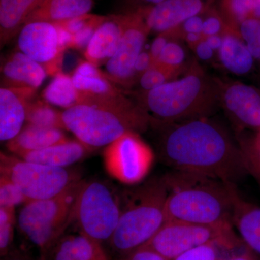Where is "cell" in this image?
<instances>
[{
	"label": "cell",
	"instance_id": "6da1fadb",
	"mask_svg": "<svg viewBox=\"0 0 260 260\" xmlns=\"http://www.w3.org/2000/svg\"><path fill=\"white\" fill-rule=\"evenodd\" d=\"M159 156L174 170L237 185L248 174L235 135L211 117L179 122L153 121Z\"/></svg>",
	"mask_w": 260,
	"mask_h": 260
},
{
	"label": "cell",
	"instance_id": "7a4b0ae2",
	"mask_svg": "<svg viewBox=\"0 0 260 260\" xmlns=\"http://www.w3.org/2000/svg\"><path fill=\"white\" fill-rule=\"evenodd\" d=\"M137 104L153 119L179 122L211 117L219 107L218 78L208 74L192 59L182 78L153 90L133 93Z\"/></svg>",
	"mask_w": 260,
	"mask_h": 260
},
{
	"label": "cell",
	"instance_id": "3957f363",
	"mask_svg": "<svg viewBox=\"0 0 260 260\" xmlns=\"http://www.w3.org/2000/svg\"><path fill=\"white\" fill-rule=\"evenodd\" d=\"M82 95L80 104L62 111V119L66 129L89 148L106 147L125 133L151 127V117L126 95L113 99Z\"/></svg>",
	"mask_w": 260,
	"mask_h": 260
},
{
	"label": "cell",
	"instance_id": "277c9868",
	"mask_svg": "<svg viewBox=\"0 0 260 260\" xmlns=\"http://www.w3.org/2000/svg\"><path fill=\"white\" fill-rule=\"evenodd\" d=\"M167 189V220L232 225L235 184L179 171L162 177Z\"/></svg>",
	"mask_w": 260,
	"mask_h": 260
},
{
	"label": "cell",
	"instance_id": "5b68a950",
	"mask_svg": "<svg viewBox=\"0 0 260 260\" xmlns=\"http://www.w3.org/2000/svg\"><path fill=\"white\" fill-rule=\"evenodd\" d=\"M167 189L162 178L121 192V215L108 244L118 257L144 245L167 221Z\"/></svg>",
	"mask_w": 260,
	"mask_h": 260
},
{
	"label": "cell",
	"instance_id": "8992f818",
	"mask_svg": "<svg viewBox=\"0 0 260 260\" xmlns=\"http://www.w3.org/2000/svg\"><path fill=\"white\" fill-rule=\"evenodd\" d=\"M83 179L60 194L44 200H30L23 205L18 225L24 237L37 246L44 259L72 224V214Z\"/></svg>",
	"mask_w": 260,
	"mask_h": 260
},
{
	"label": "cell",
	"instance_id": "52a82bcc",
	"mask_svg": "<svg viewBox=\"0 0 260 260\" xmlns=\"http://www.w3.org/2000/svg\"><path fill=\"white\" fill-rule=\"evenodd\" d=\"M121 192L106 181L82 180L72 214L78 232L104 244L109 242L119 223Z\"/></svg>",
	"mask_w": 260,
	"mask_h": 260
},
{
	"label": "cell",
	"instance_id": "ba28073f",
	"mask_svg": "<svg viewBox=\"0 0 260 260\" xmlns=\"http://www.w3.org/2000/svg\"><path fill=\"white\" fill-rule=\"evenodd\" d=\"M0 174L18 185L29 200L53 198L82 179L78 169L27 161L3 152L0 154Z\"/></svg>",
	"mask_w": 260,
	"mask_h": 260
},
{
	"label": "cell",
	"instance_id": "9c48e42d",
	"mask_svg": "<svg viewBox=\"0 0 260 260\" xmlns=\"http://www.w3.org/2000/svg\"><path fill=\"white\" fill-rule=\"evenodd\" d=\"M213 242L245 246L232 225H204L181 220H167L143 246L167 260H174L194 248Z\"/></svg>",
	"mask_w": 260,
	"mask_h": 260
},
{
	"label": "cell",
	"instance_id": "30bf717a",
	"mask_svg": "<svg viewBox=\"0 0 260 260\" xmlns=\"http://www.w3.org/2000/svg\"><path fill=\"white\" fill-rule=\"evenodd\" d=\"M74 36L59 24L34 21L25 23L19 32L18 51L44 67L48 75L61 72L64 51L73 48Z\"/></svg>",
	"mask_w": 260,
	"mask_h": 260
},
{
	"label": "cell",
	"instance_id": "8fae6325",
	"mask_svg": "<svg viewBox=\"0 0 260 260\" xmlns=\"http://www.w3.org/2000/svg\"><path fill=\"white\" fill-rule=\"evenodd\" d=\"M103 158L111 177L126 185H135L148 175L154 153L139 133L129 132L106 146Z\"/></svg>",
	"mask_w": 260,
	"mask_h": 260
},
{
	"label": "cell",
	"instance_id": "7c38bea8",
	"mask_svg": "<svg viewBox=\"0 0 260 260\" xmlns=\"http://www.w3.org/2000/svg\"><path fill=\"white\" fill-rule=\"evenodd\" d=\"M122 14L124 31L120 44L116 54L105 64L104 73L116 85L130 88L136 84L135 63L150 32L140 10Z\"/></svg>",
	"mask_w": 260,
	"mask_h": 260
},
{
	"label": "cell",
	"instance_id": "4fadbf2b",
	"mask_svg": "<svg viewBox=\"0 0 260 260\" xmlns=\"http://www.w3.org/2000/svg\"><path fill=\"white\" fill-rule=\"evenodd\" d=\"M219 107L234 133L260 130V89L230 78H218Z\"/></svg>",
	"mask_w": 260,
	"mask_h": 260
},
{
	"label": "cell",
	"instance_id": "5bb4252c",
	"mask_svg": "<svg viewBox=\"0 0 260 260\" xmlns=\"http://www.w3.org/2000/svg\"><path fill=\"white\" fill-rule=\"evenodd\" d=\"M219 0H166L160 4L140 9L150 29L156 35L175 28L186 19L203 15Z\"/></svg>",
	"mask_w": 260,
	"mask_h": 260
},
{
	"label": "cell",
	"instance_id": "9a60e30c",
	"mask_svg": "<svg viewBox=\"0 0 260 260\" xmlns=\"http://www.w3.org/2000/svg\"><path fill=\"white\" fill-rule=\"evenodd\" d=\"M37 90L28 88H0V140L8 142L21 131L26 122L28 103Z\"/></svg>",
	"mask_w": 260,
	"mask_h": 260
},
{
	"label": "cell",
	"instance_id": "2e32d148",
	"mask_svg": "<svg viewBox=\"0 0 260 260\" xmlns=\"http://www.w3.org/2000/svg\"><path fill=\"white\" fill-rule=\"evenodd\" d=\"M47 75L42 65L20 51L11 53L2 63V87L37 90Z\"/></svg>",
	"mask_w": 260,
	"mask_h": 260
},
{
	"label": "cell",
	"instance_id": "e0dca14e",
	"mask_svg": "<svg viewBox=\"0 0 260 260\" xmlns=\"http://www.w3.org/2000/svg\"><path fill=\"white\" fill-rule=\"evenodd\" d=\"M124 31L122 13L107 16L95 30L84 55L95 66L105 65L116 54Z\"/></svg>",
	"mask_w": 260,
	"mask_h": 260
},
{
	"label": "cell",
	"instance_id": "ac0fdd59",
	"mask_svg": "<svg viewBox=\"0 0 260 260\" xmlns=\"http://www.w3.org/2000/svg\"><path fill=\"white\" fill-rule=\"evenodd\" d=\"M43 259L112 260L102 243L80 232L62 236Z\"/></svg>",
	"mask_w": 260,
	"mask_h": 260
},
{
	"label": "cell",
	"instance_id": "d6986e66",
	"mask_svg": "<svg viewBox=\"0 0 260 260\" xmlns=\"http://www.w3.org/2000/svg\"><path fill=\"white\" fill-rule=\"evenodd\" d=\"M71 77L80 93L95 99H116L125 94L99 67L87 60L78 64Z\"/></svg>",
	"mask_w": 260,
	"mask_h": 260
},
{
	"label": "cell",
	"instance_id": "ffe728a7",
	"mask_svg": "<svg viewBox=\"0 0 260 260\" xmlns=\"http://www.w3.org/2000/svg\"><path fill=\"white\" fill-rule=\"evenodd\" d=\"M233 226L244 244L260 259V206L234 193Z\"/></svg>",
	"mask_w": 260,
	"mask_h": 260
},
{
	"label": "cell",
	"instance_id": "44dd1931",
	"mask_svg": "<svg viewBox=\"0 0 260 260\" xmlns=\"http://www.w3.org/2000/svg\"><path fill=\"white\" fill-rule=\"evenodd\" d=\"M93 149L78 140H68L42 150L23 154L19 158L51 167L68 168L83 160Z\"/></svg>",
	"mask_w": 260,
	"mask_h": 260
},
{
	"label": "cell",
	"instance_id": "7402d4cb",
	"mask_svg": "<svg viewBox=\"0 0 260 260\" xmlns=\"http://www.w3.org/2000/svg\"><path fill=\"white\" fill-rule=\"evenodd\" d=\"M64 130L42 127L26 123L21 131L7 142L8 150L16 156L42 150L68 140Z\"/></svg>",
	"mask_w": 260,
	"mask_h": 260
},
{
	"label": "cell",
	"instance_id": "603a6c76",
	"mask_svg": "<svg viewBox=\"0 0 260 260\" xmlns=\"http://www.w3.org/2000/svg\"><path fill=\"white\" fill-rule=\"evenodd\" d=\"M223 39V44L218 53L222 66L238 76L250 74L254 70L255 60L239 32L229 28Z\"/></svg>",
	"mask_w": 260,
	"mask_h": 260
},
{
	"label": "cell",
	"instance_id": "cb8c5ba5",
	"mask_svg": "<svg viewBox=\"0 0 260 260\" xmlns=\"http://www.w3.org/2000/svg\"><path fill=\"white\" fill-rule=\"evenodd\" d=\"M43 0H0V46L4 47L18 35L32 12Z\"/></svg>",
	"mask_w": 260,
	"mask_h": 260
},
{
	"label": "cell",
	"instance_id": "d4e9b609",
	"mask_svg": "<svg viewBox=\"0 0 260 260\" xmlns=\"http://www.w3.org/2000/svg\"><path fill=\"white\" fill-rule=\"evenodd\" d=\"M93 5V0H43L25 23L34 21L62 23L88 14Z\"/></svg>",
	"mask_w": 260,
	"mask_h": 260
},
{
	"label": "cell",
	"instance_id": "484cf974",
	"mask_svg": "<svg viewBox=\"0 0 260 260\" xmlns=\"http://www.w3.org/2000/svg\"><path fill=\"white\" fill-rule=\"evenodd\" d=\"M43 100L55 107L68 109L79 104L81 95L72 77L59 72L42 92Z\"/></svg>",
	"mask_w": 260,
	"mask_h": 260
},
{
	"label": "cell",
	"instance_id": "4316f807",
	"mask_svg": "<svg viewBox=\"0 0 260 260\" xmlns=\"http://www.w3.org/2000/svg\"><path fill=\"white\" fill-rule=\"evenodd\" d=\"M217 6L229 28L238 32L243 22L260 19V0H219Z\"/></svg>",
	"mask_w": 260,
	"mask_h": 260
},
{
	"label": "cell",
	"instance_id": "83f0119b",
	"mask_svg": "<svg viewBox=\"0 0 260 260\" xmlns=\"http://www.w3.org/2000/svg\"><path fill=\"white\" fill-rule=\"evenodd\" d=\"M26 123L42 127L67 130L62 112L56 110L45 101L32 99L27 108Z\"/></svg>",
	"mask_w": 260,
	"mask_h": 260
},
{
	"label": "cell",
	"instance_id": "f1b7e54d",
	"mask_svg": "<svg viewBox=\"0 0 260 260\" xmlns=\"http://www.w3.org/2000/svg\"><path fill=\"white\" fill-rule=\"evenodd\" d=\"M234 133L242 150L248 174H251L260 186V133L251 131Z\"/></svg>",
	"mask_w": 260,
	"mask_h": 260
},
{
	"label": "cell",
	"instance_id": "f546056e",
	"mask_svg": "<svg viewBox=\"0 0 260 260\" xmlns=\"http://www.w3.org/2000/svg\"><path fill=\"white\" fill-rule=\"evenodd\" d=\"M188 67L184 68H170L159 62L155 63L138 80V91H149L176 80L179 75L185 73Z\"/></svg>",
	"mask_w": 260,
	"mask_h": 260
},
{
	"label": "cell",
	"instance_id": "4dcf8cb0",
	"mask_svg": "<svg viewBox=\"0 0 260 260\" xmlns=\"http://www.w3.org/2000/svg\"><path fill=\"white\" fill-rule=\"evenodd\" d=\"M240 247L226 243H210L194 248L174 260H222L231 256L227 255Z\"/></svg>",
	"mask_w": 260,
	"mask_h": 260
},
{
	"label": "cell",
	"instance_id": "1f68e13d",
	"mask_svg": "<svg viewBox=\"0 0 260 260\" xmlns=\"http://www.w3.org/2000/svg\"><path fill=\"white\" fill-rule=\"evenodd\" d=\"M18 223L15 208L0 207V255H8L13 249L15 228Z\"/></svg>",
	"mask_w": 260,
	"mask_h": 260
},
{
	"label": "cell",
	"instance_id": "d6a6232c",
	"mask_svg": "<svg viewBox=\"0 0 260 260\" xmlns=\"http://www.w3.org/2000/svg\"><path fill=\"white\" fill-rule=\"evenodd\" d=\"M239 32L254 60L260 63V19L243 22Z\"/></svg>",
	"mask_w": 260,
	"mask_h": 260
},
{
	"label": "cell",
	"instance_id": "836d02e7",
	"mask_svg": "<svg viewBox=\"0 0 260 260\" xmlns=\"http://www.w3.org/2000/svg\"><path fill=\"white\" fill-rule=\"evenodd\" d=\"M30 200L9 178L0 175V207L15 208Z\"/></svg>",
	"mask_w": 260,
	"mask_h": 260
},
{
	"label": "cell",
	"instance_id": "e575fe53",
	"mask_svg": "<svg viewBox=\"0 0 260 260\" xmlns=\"http://www.w3.org/2000/svg\"><path fill=\"white\" fill-rule=\"evenodd\" d=\"M186 59L185 49L179 41L170 39L162 51L158 62L170 68H184L189 64H186Z\"/></svg>",
	"mask_w": 260,
	"mask_h": 260
},
{
	"label": "cell",
	"instance_id": "d590c367",
	"mask_svg": "<svg viewBox=\"0 0 260 260\" xmlns=\"http://www.w3.org/2000/svg\"><path fill=\"white\" fill-rule=\"evenodd\" d=\"M229 28H230L225 22L217 5L204 13L203 30H202L203 37H207L214 35L223 36Z\"/></svg>",
	"mask_w": 260,
	"mask_h": 260
},
{
	"label": "cell",
	"instance_id": "8d00e7d4",
	"mask_svg": "<svg viewBox=\"0 0 260 260\" xmlns=\"http://www.w3.org/2000/svg\"><path fill=\"white\" fill-rule=\"evenodd\" d=\"M204 14L186 19L175 28L162 32L169 39L180 41L189 34H202Z\"/></svg>",
	"mask_w": 260,
	"mask_h": 260
},
{
	"label": "cell",
	"instance_id": "74e56055",
	"mask_svg": "<svg viewBox=\"0 0 260 260\" xmlns=\"http://www.w3.org/2000/svg\"><path fill=\"white\" fill-rule=\"evenodd\" d=\"M106 17L102 15L86 14L77 17V18L70 19L67 21L59 23V25L66 29L70 34L75 35L80 30L86 28L92 24L100 23L105 20Z\"/></svg>",
	"mask_w": 260,
	"mask_h": 260
},
{
	"label": "cell",
	"instance_id": "f35d334b",
	"mask_svg": "<svg viewBox=\"0 0 260 260\" xmlns=\"http://www.w3.org/2000/svg\"><path fill=\"white\" fill-rule=\"evenodd\" d=\"M116 260H167L146 246H142L138 249L119 256Z\"/></svg>",
	"mask_w": 260,
	"mask_h": 260
},
{
	"label": "cell",
	"instance_id": "ab89813d",
	"mask_svg": "<svg viewBox=\"0 0 260 260\" xmlns=\"http://www.w3.org/2000/svg\"><path fill=\"white\" fill-rule=\"evenodd\" d=\"M154 63L150 51H143L135 63L134 68V77L135 83H138V80L143 73H145Z\"/></svg>",
	"mask_w": 260,
	"mask_h": 260
},
{
	"label": "cell",
	"instance_id": "60d3db41",
	"mask_svg": "<svg viewBox=\"0 0 260 260\" xmlns=\"http://www.w3.org/2000/svg\"><path fill=\"white\" fill-rule=\"evenodd\" d=\"M191 49L194 51L195 56L203 61H213L215 56L218 55V54L207 44L205 39H202Z\"/></svg>",
	"mask_w": 260,
	"mask_h": 260
},
{
	"label": "cell",
	"instance_id": "b9f144b4",
	"mask_svg": "<svg viewBox=\"0 0 260 260\" xmlns=\"http://www.w3.org/2000/svg\"><path fill=\"white\" fill-rule=\"evenodd\" d=\"M170 39L164 35V34H160L156 35V37L154 39L153 42H152L151 47H150V51L154 63L158 62L159 57L162 51L164 50V47Z\"/></svg>",
	"mask_w": 260,
	"mask_h": 260
},
{
	"label": "cell",
	"instance_id": "7bdbcfd3",
	"mask_svg": "<svg viewBox=\"0 0 260 260\" xmlns=\"http://www.w3.org/2000/svg\"><path fill=\"white\" fill-rule=\"evenodd\" d=\"M146 0H123L124 11L121 13H131L144 8Z\"/></svg>",
	"mask_w": 260,
	"mask_h": 260
},
{
	"label": "cell",
	"instance_id": "ee69618b",
	"mask_svg": "<svg viewBox=\"0 0 260 260\" xmlns=\"http://www.w3.org/2000/svg\"><path fill=\"white\" fill-rule=\"evenodd\" d=\"M222 260H260L259 258L253 253L250 249H246L240 253L234 254V255L229 256Z\"/></svg>",
	"mask_w": 260,
	"mask_h": 260
},
{
	"label": "cell",
	"instance_id": "f6af8a7d",
	"mask_svg": "<svg viewBox=\"0 0 260 260\" xmlns=\"http://www.w3.org/2000/svg\"><path fill=\"white\" fill-rule=\"evenodd\" d=\"M205 42L218 54L223 44V36L214 35L204 37Z\"/></svg>",
	"mask_w": 260,
	"mask_h": 260
},
{
	"label": "cell",
	"instance_id": "bcb514c9",
	"mask_svg": "<svg viewBox=\"0 0 260 260\" xmlns=\"http://www.w3.org/2000/svg\"><path fill=\"white\" fill-rule=\"evenodd\" d=\"M204 39L202 34H189L186 35L184 39H183L185 42L189 47L191 49L194 46L199 43L202 39Z\"/></svg>",
	"mask_w": 260,
	"mask_h": 260
},
{
	"label": "cell",
	"instance_id": "7dc6e473",
	"mask_svg": "<svg viewBox=\"0 0 260 260\" xmlns=\"http://www.w3.org/2000/svg\"><path fill=\"white\" fill-rule=\"evenodd\" d=\"M1 260H30L28 256L18 250L13 249L8 255L1 257Z\"/></svg>",
	"mask_w": 260,
	"mask_h": 260
},
{
	"label": "cell",
	"instance_id": "c3c4849f",
	"mask_svg": "<svg viewBox=\"0 0 260 260\" xmlns=\"http://www.w3.org/2000/svg\"><path fill=\"white\" fill-rule=\"evenodd\" d=\"M166 1V0H146L145 2L144 8H150V7L155 6V5L160 4L162 2ZM143 9V8H142Z\"/></svg>",
	"mask_w": 260,
	"mask_h": 260
},
{
	"label": "cell",
	"instance_id": "681fc988",
	"mask_svg": "<svg viewBox=\"0 0 260 260\" xmlns=\"http://www.w3.org/2000/svg\"><path fill=\"white\" fill-rule=\"evenodd\" d=\"M40 260H45V259H40Z\"/></svg>",
	"mask_w": 260,
	"mask_h": 260
},
{
	"label": "cell",
	"instance_id": "f907efd6",
	"mask_svg": "<svg viewBox=\"0 0 260 260\" xmlns=\"http://www.w3.org/2000/svg\"><path fill=\"white\" fill-rule=\"evenodd\" d=\"M258 132H259V133H260V130H259V131H258Z\"/></svg>",
	"mask_w": 260,
	"mask_h": 260
}]
</instances>
